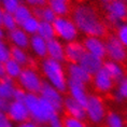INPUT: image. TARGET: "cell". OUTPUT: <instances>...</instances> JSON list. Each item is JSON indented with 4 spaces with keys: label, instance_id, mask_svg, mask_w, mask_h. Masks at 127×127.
Returning <instances> with one entry per match:
<instances>
[{
    "label": "cell",
    "instance_id": "cell-1",
    "mask_svg": "<svg viewBox=\"0 0 127 127\" xmlns=\"http://www.w3.org/2000/svg\"><path fill=\"white\" fill-rule=\"evenodd\" d=\"M71 20L80 33L85 37H100L107 33V25L101 20L97 10L87 3H79L71 11Z\"/></svg>",
    "mask_w": 127,
    "mask_h": 127
},
{
    "label": "cell",
    "instance_id": "cell-2",
    "mask_svg": "<svg viewBox=\"0 0 127 127\" xmlns=\"http://www.w3.org/2000/svg\"><path fill=\"white\" fill-rule=\"evenodd\" d=\"M24 102L29 112L30 120L39 125H47L50 120L58 114L55 108L44 100L39 94H27Z\"/></svg>",
    "mask_w": 127,
    "mask_h": 127
},
{
    "label": "cell",
    "instance_id": "cell-3",
    "mask_svg": "<svg viewBox=\"0 0 127 127\" xmlns=\"http://www.w3.org/2000/svg\"><path fill=\"white\" fill-rule=\"evenodd\" d=\"M40 70L46 83L52 85L62 93L67 92L68 77L63 63L46 57L44 59H41Z\"/></svg>",
    "mask_w": 127,
    "mask_h": 127
},
{
    "label": "cell",
    "instance_id": "cell-4",
    "mask_svg": "<svg viewBox=\"0 0 127 127\" xmlns=\"http://www.w3.org/2000/svg\"><path fill=\"white\" fill-rule=\"evenodd\" d=\"M52 24L55 31V37L62 42L69 43L78 40L80 32L70 17L57 16Z\"/></svg>",
    "mask_w": 127,
    "mask_h": 127
},
{
    "label": "cell",
    "instance_id": "cell-5",
    "mask_svg": "<svg viewBox=\"0 0 127 127\" xmlns=\"http://www.w3.org/2000/svg\"><path fill=\"white\" fill-rule=\"evenodd\" d=\"M43 80L40 72L34 67H25L17 78V83L27 94H39Z\"/></svg>",
    "mask_w": 127,
    "mask_h": 127
},
{
    "label": "cell",
    "instance_id": "cell-6",
    "mask_svg": "<svg viewBox=\"0 0 127 127\" xmlns=\"http://www.w3.org/2000/svg\"><path fill=\"white\" fill-rule=\"evenodd\" d=\"M86 119L93 124H101L107 116V108L104 101L97 95H90L85 104Z\"/></svg>",
    "mask_w": 127,
    "mask_h": 127
},
{
    "label": "cell",
    "instance_id": "cell-7",
    "mask_svg": "<svg viewBox=\"0 0 127 127\" xmlns=\"http://www.w3.org/2000/svg\"><path fill=\"white\" fill-rule=\"evenodd\" d=\"M104 13L107 23L117 27L125 23L127 18V2L124 0H113L104 5Z\"/></svg>",
    "mask_w": 127,
    "mask_h": 127
},
{
    "label": "cell",
    "instance_id": "cell-8",
    "mask_svg": "<svg viewBox=\"0 0 127 127\" xmlns=\"http://www.w3.org/2000/svg\"><path fill=\"white\" fill-rule=\"evenodd\" d=\"M104 43H106V57L108 60H112L120 64L126 62L127 49L117 40L114 34L108 37L107 40H104Z\"/></svg>",
    "mask_w": 127,
    "mask_h": 127
},
{
    "label": "cell",
    "instance_id": "cell-9",
    "mask_svg": "<svg viewBox=\"0 0 127 127\" xmlns=\"http://www.w3.org/2000/svg\"><path fill=\"white\" fill-rule=\"evenodd\" d=\"M39 95L44 100H46L49 103L52 104L58 113L63 110L64 99H65V97L63 96V93L56 90L55 87H53L52 85H50L49 83H46L45 81L43 82Z\"/></svg>",
    "mask_w": 127,
    "mask_h": 127
},
{
    "label": "cell",
    "instance_id": "cell-10",
    "mask_svg": "<svg viewBox=\"0 0 127 127\" xmlns=\"http://www.w3.org/2000/svg\"><path fill=\"white\" fill-rule=\"evenodd\" d=\"M7 114L13 124H16V125L27 120H30L29 112L24 101L11 100L7 109Z\"/></svg>",
    "mask_w": 127,
    "mask_h": 127
},
{
    "label": "cell",
    "instance_id": "cell-11",
    "mask_svg": "<svg viewBox=\"0 0 127 127\" xmlns=\"http://www.w3.org/2000/svg\"><path fill=\"white\" fill-rule=\"evenodd\" d=\"M92 84L98 93L108 94L114 88L115 82L112 80V78L107 73L103 68H101L98 72L92 75Z\"/></svg>",
    "mask_w": 127,
    "mask_h": 127
},
{
    "label": "cell",
    "instance_id": "cell-12",
    "mask_svg": "<svg viewBox=\"0 0 127 127\" xmlns=\"http://www.w3.org/2000/svg\"><path fill=\"white\" fill-rule=\"evenodd\" d=\"M85 52L98 57L100 59L106 58V43L100 37H85L83 40Z\"/></svg>",
    "mask_w": 127,
    "mask_h": 127
},
{
    "label": "cell",
    "instance_id": "cell-13",
    "mask_svg": "<svg viewBox=\"0 0 127 127\" xmlns=\"http://www.w3.org/2000/svg\"><path fill=\"white\" fill-rule=\"evenodd\" d=\"M66 72H67L68 81L77 82V83H81L84 85H87L92 82V75L85 71L79 63L68 64Z\"/></svg>",
    "mask_w": 127,
    "mask_h": 127
},
{
    "label": "cell",
    "instance_id": "cell-14",
    "mask_svg": "<svg viewBox=\"0 0 127 127\" xmlns=\"http://www.w3.org/2000/svg\"><path fill=\"white\" fill-rule=\"evenodd\" d=\"M85 54V49L83 43L80 41H73V42L65 43V59L68 60L69 64L79 63Z\"/></svg>",
    "mask_w": 127,
    "mask_h": 127
},
{
    "label": "cell",
    "instance_id": "cell-15",
    "mask_svg": "<svg viewBox=\"0 0 127 127\" xmlns=\"http://www.w3.org/2000/svg\"><path fill=\"white\" fill-rule=\"evenodd\" d=\"M7 37H8V41L11 44V46L20 47V49H24V50L29 47L30 36L25 32L21 27H17L13 30L9 31Z\"/></svg>",
    "mask_w": 127,
    "mask_h": 127
},
{
    "label": "cell",
    "instance_id": "cell-16",
    "mask_svg": "<svg viewBox=\"0 0 127 127\" xmlns=\"http://www.w3.org/2000/svg\"><path fill=\"white\" fill-rule=\"evenodd\" d=\"M63 110L66 112L68 116L75 117L79 120H85L86 119V113H85V107L83 104L77 102L70 97H65L63 104Z\"/></svg>",
    "mask_w": 127,
    "mask_h": 127
},
{
    "label": "cell",
    "instance_id": "cell-17",
    "mask_svg": "<svg viewBox=\"0 0 127 127\" xmlns=\"http://www.w3.org/2000/svg\"><path fill=\"white\" fill-rule=\"evenodd\" d=\"M67 92L69 93V97L72 98L73 100H75L77 102L83 104L85 107L88 97H90V95L87 94L86 85L81 84V83H77V82L68 81Z\"/></svg>",
    "mask_w": 127,
    "mask_h": 127
},
{
    "label": "cell",
    "instance_id": "cell-18",
    "mask_svg": "<svg viewBox=\"0 0 127 127\" xmlns=\"http://www.w3.org/2000/svg\"><path fill=\"white\" fill-rule=\"evenodd\" d=\"M79 64L82 66V68L86 72H88L91 75H94L96 72H98L102 68L103 60L85 52V54L82 56V58L80 59Z\"/></svg>",
    "mask_w": 127,
    "mask_h": 127
},
{
    "label": "cell",
    "instance_id": "cell-19",
    "mask_svg": "<svg viewBox=\"0 0 127 127\" xmlns=\"http://www.w3.org/2000/svg\"><path fill=\"white\" fill-rule=\"evenodd\" d=\"M47 57L51 59L63 63L65 59V44L59 39H54L47 41Z\"/></svg>",
    "mask_w": 127,
    "mask_h": 127
},
{
    "label": "cell",
    "instance_id": "cell-20",
    "mask_svg": "<svg viewBox=\"0 0 127 127\" xmlns=\"http://www.w3.org/2000/svg\"><path fill=\"white\" fill-rule=\"evenodd\" d=\"M29 49L36 57L40 59H44L47 57V41L42 39L38 34L30 36Z\"/></svg>",
    "mask_w": 127,
    "mask_h": 127
},
{
    "label": "cell",
    "instance_id": "cell-21",
    "mask_svg": "<svg viewBox=\"0 0 127 127\" xmlns=\"http://www.w3.org/2000/svg\"><path fill=\"white\" fill-rule=\"evenodd\" d=\"M102 68L107 71V73L112 78V80L115 83L120 82L122 79L126 77L125 69H124L122 64L120 63L112 62V60H107V62H103Z\"/></svg>",
    "mask_w": 127,
    "mask_h": 127
},
{
    "label": "cell",
    "instance_id": "cell-22",
    "mask_svg": "<svg viewBox=\"0 0 127 127\" xmlns=\"http://www.w3.org/2000/svg\"><path fill=\"white\" fill-rule=\"evenodd\" d=\"M11 59H13L14 62L20 64L22 67H33V59L29 54L27 53L26 50L20 49V47H13L11 46Z\"/></svg>",
    "mask_w": 127,
    "mask_h": 127
},
{
    "label": "cell",
    "instance_id": "cell-23",
    "mask_svg": "<svg viewBox=\"0 0 127 127\" xmlns=\"http://www.w3.org/2000/svg\"><path fill=\"white\" fill-rule=\"evenodd\" d=\"M16 87V84L12 79L8 77L0 79V97L8 101H11Z\"/></svg>",
    "mask_w": 127,
    "mask_h": 127
},
{
    "label": "cell",
    "instance_id": "cell-24",
    "mask_svg": "<svg viewBox=\"0 0 127 127\" xmlns=\"http://www.w3.org/2000/svg\"><path fill=\"white\" fill-rule=\"evenodd\" d=\"M46 5L55 13L56 16H67L70 12L68 0H47Z\"/></svg>",
    "mask_w": 127,
    "mask_h": 127
},
{
    "label": "cell",
    "instance_id": "cell-25",
    "mask_svg": "<svg viewBox=\"0 0 127 127\" xmlns=\"http://www.w3.org/2000/svg\"><path fill=\"white\" fill-rule=\"evenodd\" d=\"M32 15H33L32 9L25 3H22L13 13V16L15 18V21H16L18 27H20L25 21H27L29 17L32 16Z\"/></svg>",
    "mask_w": 127,
    "mask_h": 127
},
{
    "label": "cell",
    "instance_id": "cell-26",
    "mask_svg": "<svg viewBox=\"0 0 127 127\" xmlns=\"http://www.w3.org/2000/svg\"><path fill=\"white\" fill-rule=\"evenodd\" d=\"M24 67H22L20 64L14 62L13 59H9L4 63V70H5V77L12 79V80H17V78L20 77L22 73Z\"/></svg>",
    "mask_w": 127,
    "mask_h": 127
},
{
    "label": "cell",
    "instance_id": "cell-27",
    "mask_svg": "<svg viewBox=\"0 0 127 127\" xmlns=\"http://www.w3.org/2000/svg\"><path fill=\"white\" fill-rule=\"evenodd\" d=\"M32 12H33L34 16L41 22L53 23V22L55 21V18L57 17L55 15V13H54L47 5H44V7H41V8H37V9H32Z\"/></svg>",
    "mask_w": 127,
    "mask_h": 127
},
{
    "label": "cell",
    "instance_id": "cell-28",
    "mask_svg": "<svg viewBox=\"0 0 127 127\" xmlns=\"http://www.w3.org/2000/svg\"><path fill=\"white\" fill-rule=\"evenodd\" d=\"M38 36H40L42 39L45 41H50L54 39L55 37V31H54V27L52 23H47V22H41L39 24V28H38Z\"/></svg>",
    "mask_w": 127,
    "mask_h": 127
},
{
    "label": "cell",
    "instance_id": "cell-29",
    "mask_svg": "<svg viewBox=\"0 0 127 127\" xmlns=\"http://www.w3.org/2000/svg\"><path fill=\"white\" fill-rule=\"evenodd\" d=\"M113 98L116 102H123V101L127 100V77L117 82Z\"/></svg>",
    "mask_w": 127,
    "mask_h": 127
},
{
    "label": "cell",
    "instance_id": "cell-30",
    "mask_svg": "<svg viewBox=\"0 0 127 127\" xmlns=\"http://www.w3.org/2000/svg\"><path fill=\"white\" fill-rule=\"evenodd\" d=\"M107 127H125L124 117L117 112H109L104 119Z\"/></svg>",
    "mask_w": 127,
    "mask_h": 127
},
{
    "label": "cell",
    "instance_id": "cell-31",
    "mask_svg": "<svg viewBox=\"0 0 127 127\" xmlns=\"http://www.w3.org/2000/svg\"><path fill=\"white\" fill-rule=\"evenodd\" d=\"M39 24H40V21L38 20L34 15H32V16L29 17L27 21H25L20 27L26 33L29 34V36H33V34H37V32H38Z\"/></svg>",
    "mask_w": 127,
    "mask_h": 127
},
{
    "label": "cell",
    "instance_id": "cell-32",
    "mask_svg": "<svg viewBox=\"0 0 127 127\" xmlns=\"http://www.w3.org/2000/svg\"><path fill=\"white\" fill-rule=\"evenodd\" d=\"M0 25L2 26L4 31H8V32L18 27L16 21H15V18L13 16V14L12 13H5V12L3 13V16H2V18H1Z\"/></svg>",
    "mask_w": 127,
    "mask_h": 127
},
{
    "label": "cell",
    "instance_id": "cell-33",
    "mask_svg": "<svg viewBox=\"0 0 127 127\" xmlns=\"http://www.w3.org/2000/svg\"><path fill=\"white\" fill-rule=\"evenodd\" d=\"M22 4V0H1L0 7L5 13H14V11Z\"/></svg>",
    "mask_w": 127,
    "mask_h": 127
},
{
    "label": "cell",
    "instance_id": "cell-34",
    "mask_svg": "<svg viewBox=\"0 0 127 127\" xmlns=\"http://www.w3.org/2000/svg\"><path fill=\"white\" fill-rule=\"evenodd\" d=\"M114 36H115L117 38V40L127 49V23L126 22L116 27L115 34H114Z\"/></svg>",
    "mask_w": 127,
    "mask_h": 127
},
{
    "label": "cell",
    "instance_id": "cell-35",
    "mask_svg": "<svg viewBox=\"0 0 127 127\" xmlns=\"http://www.w3.org/2000/svg\"><path fill=\"white\" fill-rule=\"evenodd\" d=\"M11 45L3 39H0V63H5L10 59Z\"/></svg>",
    "mask_w": 127,
    "mask_h": 127
},
{
    "label": "cell",
    "instance_id": "cell-36",
    "mask_svg": "<svg viewBox=\"0 0 127 127\" xmlns=\"http://www.w3.org/2000/svg\"><path fill=\"white\" fill-rule=\"evenodd\" d=\"M63 122H64V127H86V124H85L83 120H79L68 115L64 117Z\"/></svg>",
    "mask_w": 127,
    "mask_h": 127
},
{
    "label": "cell",
    "instance_id": "cell-37",
    "mask_svg": "<svg viewBox=\"0 0 127 127\" xmlns=\"http://www.w3.org/2000/svg\"><path fill=\"white\" fill-rule=\"evenodd\" d=\"M0 127H14L13 122L9 119L7 112L0 111Z\"/></svg>",
    "mask_w": 127,
    "mask_h": 127
},
{
    "label": "cell",
    "instance_id": "cell-38",
    "mask_svg": "<svg viewBox=\"0 0 127 127\" xmlns=\"http://www.w3.org/2000/svg\"><path fill=\"white\" fill-rule=\"evenodd\" d=\"M25 4H27L28 7H30L31 9H37L46 5L47 0H24Z\"/></svg>",
    "mask_w": 127,
    "mask_h": 127
},
{
    "label": "cell",
    "instance_id": "cell-39",
    "mask_svg": "<svg viewBox=\"0 0 127 127\" xmlns=\"http://www.w3.org/2000/svg\"><path fill=\"white\" fill-rule=\"evenodd\" d=\"M49 127H64V122H63V117L58 114H56L55 116H53L50 120V122L47 123Z\"/></svg>",
    "mask_w": 127,
    "mask_h": 127
},
{
    "label": "cell",
    "instance_id": "cell-40",
    "mask_svg": "<svg viewBox=\"0 0 127 127\" xmlns=\"http://www.w3.org/2000/svg\"><path fill=\"white\" fill-rule=\"evenodd\" d=\"M27 93L24 90H22L21 87H16L14 94H13V98L12 100H16V101H24L25 98H26Z\"/></svg>",
    "mask_w": 127,
    "mask_h": 127
},
{
    "label": "cell",
    "instance_id": "cell-41",
    "mask_svg": "<svg viewBox=\"0 0 127 127\" xmlns=\"http://www.w3.org/2000/svg\"><path fill=\"white\" fill-rule=\"evenodd\" d=\"M16 127H41V125H39L38 123L33 122V121H31V120H27L21 124H17Z\"/></svg>",
    "mask_w": 127,
    "mask_h": 127
},
{
    "label": "cell",
    "instance_id": "cell-42",
    "mask_svg": "<svg viewBox=\"0 0 127 127\" xmlns=\"http://www.w3.org/2000/svg\"><path fill=\"white\" fill-rule=\"evenodd\" d=\"M9 102H10V101H8V100H5V99H3V98L0 97V111H4V112H7Z\"/></svg>",
    "mask_w": 127,
    "mask_h": 127
},
{
    "label": "cell",
    "instance_id": "cell-43",
    "mask_svg": "<svg viewBox=\"0 0 127 127\" xmlns=\"http://www.w3.org/2000/svg\"><path fill=\"white\" fill-rule=\"evenodd\" d=\"M5 77V70H4V63H0V79Z\"/></svg>",
    "mask_w": 127,
    "mask_h": 127
},
{
    "label": "cell",
    "instance_id": "cell-44",
    "mask_svg": "<svg viewBox=\"0 0 127 127\" xmlns=\"http://www.w3.org/2000/svg\"><path fill=\"white\" fill-rule=\"evenodd\" d=\"M4 36H5V31L3 28H2L1 25H0V39H3Z\"/></svg>",
    "mask_w": 127,
    "mask_h": 127
},
{
    "label": "cell",
    "instance_id": "cell-45",
    "mask_svg": "<svg viewBox=\"0 0 127 127\" xmlns=\"http://www.w3.org/2000/svg\"><path fill=\"white\" fill-rule=\"evenodd\" d=\"M99 1L101 2V3H103L104 5H106V4H108V3H110L111 1H113V0H99Z\"/></svg>",
    "mask_w": 127,
    "mask_h": 127
},
{
    "label": "cell",
    "instance_id": "cell-46",
    "mask_svg": "<svg viewBox=\"0 0 127 127\" xmlns=\"http://www.w3.org/2000/svg\"><path fill=\"white\" fill-rule=\"evenodd\" d=\"M3 13H4V11L2 10L1 7H0V22H1V18H2V16H3Z\"/></svg>",
    "mask_w": 127,
    "mask_h": 127
},
{
    "label": "cell",
    "instance_id": "cell-47",
    "mask_svg": "<svg viewBox=\"0 0 127 127\" xmlns=\"http://www.w3.org/2000/svg\"><path fill=\"white\" fill-rule=\"evenodd\" d=\"M42 127H49V126H47V125H44V126H42Z\"/></svg>",
    "mask_w": 127,
    "mask_h": 127
},
{
    "label": "cell",
    "instance_id": "cell-48",
    "mask_svg": "<svg viewBox=\"0 0 127 127\" xmlns=\"http://www.w3.org/2000/svg\"><path fill=\"white\" fill-rule=\"evenodd\" d=\"M124 1H126V2H127V0H124Z\"/></svg>",
    "mask_w": 127,
    "mask_h": 127
},
{
    "label": "cell",
    "instance_id": "cell-49",
    "mask_svg": "<svg viewBox=\"0 0 127 127\" xmlns=\"http://www.w3.org/2000/svg\"><path fill=\"white\" fill-rule=\"evenodd\" d=\"M126 23H127V18H126Z\"/></svg>",
    "mask_w": 127,
    "mask_h": 127
},
{
    "label": "cell",
    "instance_id": "cell-50",
    "mask_svg": "<svg viewBox=\"0 0 127 127\" xmlns=\"http://www.w3.org/2000/svg\"><path fill=\"white\" fill-rule=\"evenodd\" d=\"M0 1H1V0H0Z\"/></svg>",
    "mask_w": 127,
    "mask_h": 127
}]
</instances>
